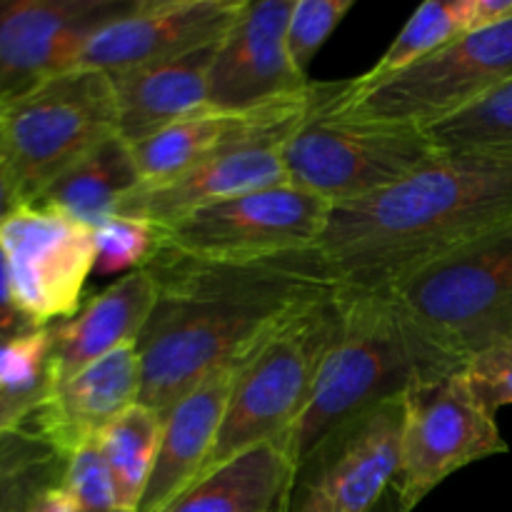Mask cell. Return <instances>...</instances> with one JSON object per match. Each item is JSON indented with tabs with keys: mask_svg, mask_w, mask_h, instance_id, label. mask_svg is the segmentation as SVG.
<instances>
[{
	"mask_svg": "<svg viewBox=\"0 0 512 512\" xmlns=\"http://www.w3.org/2000/svg\"><path fill=\"white\" fill-rule=\"evenodd\" d=\"M153 313L135 345L138 403L163 418L210 373L238 365L290 313L333 290L313 250L258 263L153 258Z\"/></svg>",
	"mask_w": 512,
	"mask_h": 512,
	"instance_id": "1",
	"label": "cell"
},
{
	"mask_svg": "<svg viewBox=\"0 0 512 512\" xmlns=\"http://www.w3.org/2000/svg\"><path fill=\"white\" fill-rule=\"evenodd\" d=\"M512 223V163L440 150L400 183L335 205L313 255L333 290L393 295L443 255Z\"/></svg>",
	"mask_w": 512,
	"mask_h": 512,
	"instance_id": "2",
	"label": "cell"
},
{
	"mask_svg": "<svg viewBox=\"0 0 512 512\" xmlns=\"http://www.w3.org/2000/svg\"><path fill=\"white\" fill-rule=\"evenodd\" d=\"M340 323L310 398L283 445L298 468L330 433L385 400L403 398L418 375L460 370L425 348L390 295L335 290Z\"/></svg>",
	"mask_w": 512,
	"mask_h": 512,
	"instance_id": "3",
	"label": "cell"
},
{
	"mask_svg": "<svg viewBox=\"0 0 512 512\" xmlns=\"http://www.w3.org/2000/svg\"><path fill=\"white\" fill-rule=\"evenodd\" d=\"M390 298L425 348L465 368L512 338V223L443 255Z\"/></svg>",
	"mask_w": 512,
	"mask_h": 512,
	"instance_id": "4",
	"label": "cell"
},
{
	"mask_svg": "<svg viewBox=\"0 0 512 512\" xmlns=\"http://www.w3.org/2000/svg\"><path fill=\"white\" fill-rule=\"evenodd\" d=\"M338 323V293L328 290L290 313L255 345L235 370L223 425L200 478L255 445L280 440L293 428L333 345Z\"/></svg>",
	"mask_w": 512,
	"mask_h": 512,
	"instance_id": "5",
	"label": "cell"
},
{
	"mask_svg": "<svg viewBox=\"0 0 512 512\" xmlns=\"http://www.w3.org/2000/svg\"><path fill=\"white\" fill-rule=\"evenodd\" d=\"M118 133L108 73L73 68L0 100V150L23 205Z\"/></svg>",
	"mask_w": 512,
	"mask_h": 512,
	"instance_id": "6",
	"label": "cell"
},
{
	"mask_svg": "<svg viewBox=\"0 0 512 512\" xmlns=\"http://www.w3.org/2000/svg\"><path fill=\"white\" fill-rule=\"evenodd\" d=\"M328 98L285 145V170L295 188L325 203L348 205L380 193L423 168L440 153L425 130L355 113H338Z\"/></svg>",
	"mask_w": 512,
	"mask_h": 512,
	"instance_id": "7",
	"label": "cell"
},
{
	"mask_svg": "<svg viewBox=\"0 0 512 512\" xmlns=\"http://www.w3.org/2000/svg\"><path fill=\"white\" fill-rule=\"evenodd\" d=\"M330 90L333 83H313L305 93L258 108L248 125L218 153L170 183L135 188L120 203L118 215L165 228L205 205L290 183L283 158L285 145Z\"/></svg>",
	"mask_w": 512,
	"mask_h": 512,
	"instance_id": "8",
	"label": "cell"
},
{
	"mask_svg": "<svg viewBox=\"0 0 512 512\" xmlns=\"http://www.w3.org/2000/svg\"><path fill=\"white\" fill-rule=\"evenodd\" d=\"M512 80V18L465 33L368 88L340 83L330 108L430 130Z\"/></svg>",
	"mask_w": 512,
	"mask_h": 512,
	"instance_id": "9",
	"label": "cell"
},
{
	"mask_svg": "<svg viewBox=\"0 0 512 512\" xmlns=\"http://www.w3.org/2000/svg\"><path fill=\"white\" fill-rule=\"evenodd\" d=\"M333 205L293 183L193 210L158 228L153 258L258 263L313 250Z\"/></svg>",
	"mask_w": 512,
	"mask_h": 512,
	"instance_id": "10",
	"label": "cell"
},
{
	"mask_svg": "<svg viewBox=\"0 0 512 512\" xmlns=\"http://www.w3.org/2000/svg\"><path fill=\"white\" fill-rule=\"evenodd\" d=\"M508 450L495 413L473 393L465 368L418 375L403 393L400 468L393 490L410 512L453 473Z\"/></svg>",
	"mask_w": 512,
	"mask_h": 512,
	"instance_id": "11",
	"label": "cell"
},
{
	"mask_svg": "<svg viewBox=\"0 0 512 512\" xmlns=\"http://www.w3.org/2000/svg\"><path fill=\"white\" fill-rule=\"evenodd\" d=\"M0 248L20 313L35 328L70 320L95 268V230L45 205H20L0 223Z\"/></svg>",
	"mask_w": 512,
	"mask_h": 512,
	"instance_id": "12",
	"label": "cell"
},
{
	"mask_svg": "<svg viewBox=\"0 0 512 512\" xmlns=\"http://www.w3.org/2000/svg\"><path fill=\"white\" fill-rule=\"evenodd\" d=\"M400 438L403 398L340 425L295 468L288 512H373L398 478Z\"/></svg>",
	"mask_w": 512,
	"mask_h": 512,
	"instance_id": "13",
	"label": "cell"
},
{
	"mask_svg": "<svg viewBox=\"0 0 512 512\" xmlns=\"http://www.w3.org/2000/svg\"><path fill=\"white\" fill-rule=\"evenodd\" d=\"M135 0H0V100L73 70L95 30Z\"/></svg>",
	"mask_w": 512,
	"mask_h": 512,
	"instance_id": "14",
	"label": "cell"
},
{
	"mask_svg": "<svg viewBox=\"0 0 512 512\" xmlns=\"http://www.w3.org/2000/svg\"><path fill=\"white\" fill-rule=\"evenodd\" d=\"M295 0H245L218 43L208 75V108L248 113L310 88L288 55V20Z\"/></svg>",
	"mask_w": 512,
	"mask_h": 512,
	"instance_id": "15",
	"label": "cell"
},
{
	"mask_svg": "<svg viewBox=\"0 0 512 512\" xmlns=\"http://www.w3.org/2000/svg\"><path fill=\"white\" fill-rule=\"evenodd\" d=\"M245 0H135L95 30L75 68L118 73L220 43Z\"/></svg>",
	"mask_w": 512,
	"mask_h": 512,
	"instance_id": "16",
	"label": "cell"
},
{
	"mask_svg": "<svg viewBox=\"0 0 512 512\" xmlns=\"http://www.w3.org/2000/svg\"><path fill=\"white\" fill-rule=\"evenodd\" d=\"M140 383L138 345L128 343L48 390L30 418L33 435L55 458L65 460L80 445L98 440L118 415L138 403Z\"/></svg>",
	"mask_w": 512,
	"mask_h": 512,
	"instance_id": "17",
	"label": "cell"
},
{
	"mask_svg": "<svg viewBox=\"0 0 512 512\" xmlns=\"http://www.w3.org/2000/svg\"><path fill=\"white\" fill-rule=\"evenodd\" d=\"M158 285L148 268L105 285L85 300L70 320L53 325L48 360V390L58 388L123 345L135 343L153 313Z\"/></svg>",
	"mask_w": 512,
	"mask_h": 512,
	"instance_id": "18",
	"label": "cell"
},
{
	"mask_svg": "<svg viewBox=\"0 0 512 512\" xmlns=\"http://www.w3.org/2000/svg\"><path fill=\"white\" fill-rule=\"evenodd\" d=\"M238 365L210 373L163 415L153 473L138 512L165 510L200 478L223 425Z\"/></svg>",
	"mask_w": 512,
	"mask_h": 512,
	"instance_id": "19",
	"label": "cell"
},
{
	"mask_svg": "<svg viewBox=\"0 0 512 512\" xmlns=\"http://www.w3.org/2000/svg\"><path fill=\"white\" fill-rule=\"evenodd\" d=\"M218 43L180 58L108 73L118 135L138 145L178 120L208 110V75Z\"/></svg>",
	"mask_w": 512,
	"mask_h": 512,
	"instance_id": "20",
	"label": "cell"
},
{
	"mask_svg": "<svg viewBox=\"0 0 512 512\" xmlns=\"http://www.w3.org/2000/svg\"><path fill=\"white\" fill-rule=\"evenodd\" d=\"M295 463L283 440L235 455L160 512H288Z\"/></svg>",
	"mask_w": 512,
	"mask_h": 512,
	"instance_id": "21",
	"label": "cell"
},
{
	"mask_svg": "<svg viewBox=\"0 0 512 512\" xmlns=\"http://www.w3.org/2000/svg\"><path fill=\"white\" fill-rule=\"evenodd\" d=\"M140 188V173L135 165L133 145L118 133L85 155L78 165L60 175L35 205L68 215L88 228H100L108 218L118 215L120 203Z\"/></svg>",
	"mask_w": 512,
	"mask_h": 512,
	"instance_id": "22",
	"label": "cell"
},
{
	"mask_svg": "<svg viewBox=\"0 0 512 512\" xmlns=\"http://www.w3.org/2000/svg\"><path fill=\"white\" fill-rule=\"evenodd\" d=\"M255 110L220 113V110L208 108L203 113H195L190 118L168 125L143 143L133 145L140 185H148V188L150 185H163L193 170L195 165L218 153L238 130H243Z\"/></svg>",
	"mask_w": 512,
	"mask_h": 512,
	"instance_id": "23",
	"label": "cell"
},
{
	"mask_svg": "<svg viewBox=\"0 0 512 512\" xmlns=\"http://www.w3.org/2000/svg\"><path fill=\"white\" fill-rule=\"evenodd\" d=\"M160 428L163 418L155 410L135 403L98 435L100 453L108 463L118 503L125 512H138L140 508L153 473Z\"/></svg>",
	"mask_w": 512,
	"mask_h": 512,
	"instance_id": "24",
	"label": "cell"
},
{
	"mask_svg": "<svg viewBox=\"0 0 512 512\" xmlns=\"http://www.w3.org/2000/svg\"><path fill=\"white\" fill-rule=\"evenodd\" d=\"M465 33H468L465 30V0H428L410 15L405 28L395 35V40L380 55L378 63L360 78L350 80V85L368 88V85L390 78V75L415 65L418 60L428 58L430 53Z\"/></svg>",
	"mask_w": 512,
	"mask_h": 512,
	"instance_id": "25",
	"label": "cell"
},
{
	"mask_svg": "<svg viewBox=\"0 0 512 512\" xmlns=\"http://www.w3.org/2000/svg\"><path fill=\"white\" fill-rule=\"evenodd\" d=\"M425 133L448 153H480L512 163V80Z\"/></svg>",
	"mask_w": 512,
	"mask_h": 512,
	"instance_id": "26",
	"label": "cell"
},
{
	"mask_svg": "<svg viewBox=\"0 0 512 512\" xmlns=\"http://www.w3.org/2000/svg\"><path fill=\"white\" fill-rule=\"evenodd\" d=\"M158 250V228L145 220L113 215L95 228L93 278H123L148 268Z\"/></svg>",
	"mask_w": 512,
	"mask_h": 512,
	"instance_id": "27",
	"label": "cell"
},
{
	"mask_svg": "<svg viewBox=\"0 0 512 512\" xmlns=\"http://www.w3.org/2000/svg\"><path fill=\"white\" fill-rule=\"evenodd\" d=\"M58 483L73 503V512H125L98 440L80 445L63 460Z\"/></svg>",
	"mask_w": 512,
	"mask_h": 512,
	"instance_id": "28",
	"label": "cell"
},
{
	"mask_svg": "<svg viewBox=\"0 0 512 512\" xmlns=\"http://www.w3.org/2000/svg\"><path fill=\"white\" fill-rule=\"evenodd\" d=\"M50 348H53V330L50 328H35L30 333L0 343V393H48Z\"/></svg>",
	"mask_w": 512,
	"mask_h": 512,
	"instance_id": "29",
	"label": "cell"
},
{
	"mask_svg": "<svg viewBox=\"0 0 512 512\" xmlns=\"http://www.w3.org/2000/svg\"><path fill=\"white\" fill-rule=\"evenodd\" d=\"M353 5V0H295L285 40L290 60L303 78H308L313 58L353 10Z\"/></svg>",
	"mask_w": 512,
	"mask_h": 512,
	"instance_id": "30",
	"label": "cell"
},
{
	"mask_svg": "<svg viewBox=\"0 0 512 512\" xmlns=\"http://www.w3.org/2000/svg\"><path fill=\"white\" fill-rule=\"evenodd\" d=\"M35 445H43L38 438L28 450L13 443L0 448V512H20L28 495L45 483V460H55L53 453H35Z\"/></svg>",
	"mask_w": 512,
	"mask_h": 512,
	"instance_id": "31",
	"label": "cell"
},
{
	"mask_svg": "<svg viewBox=\"0 0 512 512\" xmlns=\"http://www.w3.org/2000/svg\"><path fill=\"white\" fill-rule=\"evenodd\" d=\"M465 378L490 413L512 405V340H505L470 360L465 365Z\"/></svg>",
	"mask_w": 512,
	"mask_h": 512,
	"instance_id": "32",
	"label": "cell"
},
{
	"mask_svg": "<svg viewBox=\"0 0 512 512\" xmlns=\"http://www.w3.org/2000/svg\"><path fill=\"white\" fill-rule=\"evenodd\" d=\"M45 395H10L0 393V448L5 443L23 435V430L30 425L35 410L40 408Z\"/></svg>",
	"mask_w": 512,
	"mask_h": 512,
	"instance_id": "33",
	"label": "cell"
},
{
	"mask_svg": "<svg viewBox=\"0 0 512 512\" xmlns=\"http://www.w3.org/2000/svg\"><path fill=\"white\" fill-rule=\"evenodd\" d=\"M30 330H35V325L15 305L13 290H10L8 263H5V253L0 248V343L30 333Z\"/></svg>",
	"mask_w": 512,
	"mask_h": 512,
	"instance_id": "34",
	"label": "cell"
},
{
	"mask_svg": "<svg viewBox=\"0 0 512 512\" xmlns=\"http://www.w3.org/2000/svg\"><path fill=\"white\" fill-rule=\"evenodd\" d=\"M512 18V0H465V30L490 28Z\"/></svg>",
	"mask_w": 512,
	"mask_h": 512,
	"instance_id": "35",
	"label": "cell"
},
{
	"mask_svg": "<svg viewBox=\"0 0 512 512\" xmlns=\"http://www.w3.org/2000/svg\"><path fill=\"white\" fill-rule=\"evenodd\" d=\"M20 512H73V503L60 483H40L25 500Z\"/></svg>",
	"mask_w": 512,
	"mask_h": 512,
	"instance_id": "36",
	"label": "cell"
},
{
	"mask_svg": "<svg viewBox=\"0 0 512 512\" xmlns=\"http://www.w3.org/2000/svg\"><path fill=\"white\" fill-rule=\"evenodd\" d=\"M20 205H23V200H20L18 188H15L13 183V175H10L8 163H5L3 150H0V223H3L8 215H13Z\"/></svg>",
	"mask_w": 512,
	"mask_h": 512,
	"instance_id": "37",
	"label": "cell"
},
{
	"mask_svg": "<svg viewBox=\"0 0 512 512\" xmlns=\"http://www.w3.org/2000/svg\"><path fill=\"white\" fill-rule=\"evenodd\" d=\"M373 512H405V508H403V503H400L398 495H395V490L390 488L388 493L383 495V500H380V503L375 505Z\"/></svg>",
	"mask_w": 512,
	"mask_h": 512,
	"instance_id": "38",
	"label": "cell"
},
{
	"mask_svg": "<svg viewBox=\"0 0 512 512\" xmlns=\"http://www.w3.org/2000/svg\"><path fill=\"white\" fill-rule=\"evenodd\" d=\"M510 340H512V338H510Z\"/></svg>",
	"mask_w": 512,
	"mask_h": 512,
	"instance_id": "39",
	"label": "cell"
}]
</instances>
